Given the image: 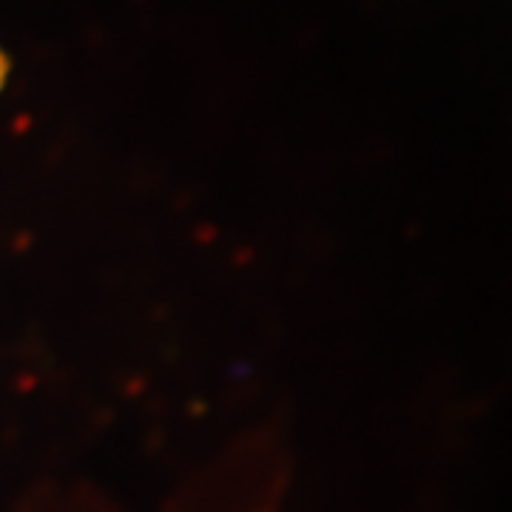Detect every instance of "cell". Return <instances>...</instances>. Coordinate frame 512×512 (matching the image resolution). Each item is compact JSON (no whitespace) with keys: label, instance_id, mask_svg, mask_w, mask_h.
<instances>
[{"label":"cell","instance_id":"cell-1","mask_svg":"<svg viewBox=\"0 0 512 512\" xmlns=\"http://www.w3.org/2000/svg\"><path fill=\"white\" fill-rule=\"evenodd\" d=\"M9 72H12V63H9L6 52L0 49V89L6 86V80H9Z\"/></svg>","mask_w":512,"mask_h":512}]
</instances>
